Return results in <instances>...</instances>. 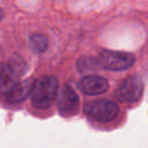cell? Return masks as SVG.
<instances>
[{
    "label": "cell",
    "instance_id": "1",
    "mask_svg": "<svg viewBox=\"0 0 148 148\" xmlns=\"http://www.w3.org/2000/svg\"><path fill=\"white\" fill-rule=\"evenodd\" d=\"M58 94V80L53 75H44L34 81L30 98L31 104L37 109L51 106Z\"/></svg>",
    "mask_w": 148,
    "mask_h": 148
},
{
    "label": "cell",
    "instance_id": "10",
    "mask_svg": "<svg viewBox=\"0 0 148 148\" xmlns=\"http://www.w3.org/2000/svg\"><path fill=\"white\" fill-rule=\"evenodd\" d=\"M2 17H3V13H2V10H1V8H0V21L2 20Z\"/></svg>",
    "mask_w": 148,
    "mask_h": 148
},
{
    "label": "cell",
    "instance_id": "2",
    "mask_svg": "<svg viewBox=\"0 0 148 148\" xmlns=\"http://www.w3.org/2000/svg\"><path fill=\"white\" fill-rule=\"evenodd\" d=\"M95 60H96L97 66H99L104 69L125 71L134 64L135 58L132 53H128V52L103 50L102 52L98 53V56Z\"/></svg>",
    "mask_w": 148,
    "mask_h": 148
},
{
    "label": "cell",
    "instance_id": "6",
    "mask_svg": "<svg viewBox=\"0 0 148 148\" xmlns=\"http://www.w3.org/2000/svg\"><path fill=\"white\" fill-rule=\"evenodd\" d=\"M79 88L86 95H101L108 91L109 82L98 75H87L80 80Z\"/></svg>",
    "mask_w": 148,
    "mask_h": 148
},
{
    "label": "cell",
    "instance_id": "9",
    "mask_svg": "<svg viewBox=\"0 0 148 148\" xmlns=\"http://www.w3.org/2000/svg\"><path fill=\"white\" fill-rule=\"evenodd\" d=\"M29 44H30V47L32 49V51H35L37 53H42L47 49L49 39L45 35L36 32V34H32L30 36Z\"/></svg>",
    "mask_w": 148,
    "mask_h": 148
},
{
    "label": "cell",
    "instance_id": "5",
    "mask_svg": "<svg viewBox=\"0 0 148 148\" xmlns=\"http://www.w3.org/2000/svg\"><path fill=\"white\" fill-rule=\"evenodd\" d=\"M58 108L59 112L62 116H73L77 112L79 109V96L75 92V90L68 84H64L60 96H59V102H58Z\"/></svg>",
    "mask_w": 148,
    "mask_h": 148
},
{
    "label": "cell",
    "instance_id": "7",
    "mask_svg": "<svg viewBox=\"0 0 148 148\" xmlns=\"http://www.w3.org/2000/svg\"><path fill=\"white\" fill-rule=\"evenodd\" d=\"M17 74L12 65L0 62V95H7L17 82Z\"/></svg>",
    "mask_w": 148,
    "mask_h": 148
},
{
    "label": "cell",
    "instance_id": "4",
    "mask_svg": "<svg viewBox=\"0 0 148 148\" xmlns=\"http://www.w3.org/2000/svg\"><path fill=\"white\" fill-rule=\"evenodd\" d=\"M143 92V82L138 75L124 79L114 91V97L123 103H134L140 99Z\"/></svg>",
    "mask_w": 148,
    "mask_h": 148
},
{
    "label": "cell",
    "instance_id": "3",
    "mask_svg": "<svg viewBox=\"0 0 148 148\" xmlns=\"http://www.w3.org/2000/svg\"><path fill=\"white\" fill-rule=\"evenodd\" d=\"M84 113L92 120L106 123L118 116L119 108L114 102L108 99H97L86 104Z\"/></svg>",
    "mask_w": 148,
    "mask_h": 148
},
{
    "label": "cell",
    "instance_id": "8",
    "mask_svg": "<svg viewBox=\"0 0 148 148\" xmlns=\"http://www.w3.org/2000/svg\"><path fill=\"white\" fill-rule=\"evenodd\" d=\"M32 84H34L32 79H25L23 81H17L14 84V87L8 91V94L6 95V98L13 103H18L25 99L30 95Z\"/></svg>",
    "mask_w": 148,
    "mask_h": 148
}]
</instances>
